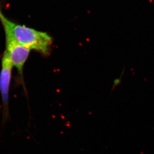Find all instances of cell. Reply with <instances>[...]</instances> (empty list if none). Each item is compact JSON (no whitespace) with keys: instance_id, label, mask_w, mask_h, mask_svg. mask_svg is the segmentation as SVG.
<instances>
[{"instance_id":"obj_3","label":"cell","mask_w":154,"mask_h":154,"mask_svg":"<svg viewBox=\"0 0 154 154\" xmlns=\"http://www.w3.org/2000/svg\"><path fill=\"white\" fill-rule=\"evenodd\" d=\"M5 33L6 37V50L5 51L7 54L13 66L16 68L23 79V67L31 50L19 44L10 32L5 31Z\"/></svg>"},{"instance_id":"obj_2","label":"cell","mask_w":154,"mask_h":154,"mask_svg":"<svg viewBox=\"0 0 154 154\" xmlns=\"http://www.w3.org/2000/svg\"><path fill=\"white\" fill-rule=\"evenodd\" d=\"M13 66L6 51L2 59L1 69L0 71V94L1 95L3 111L2 125L4 126L10 119L9 110V93L12 79V69Z\"/></svg>"},{"instance_id":"obj_1","label":"cell","mask_w":154,"mask_h":154,"mask_svg":"<svg viewBox=\"0 0 154 154\" xmlns=\"http://www.w3.org/2000/svg\"><path fill=\"white\" fill-rule=\"evenodd\" d=\"M5 31L10 32L19 44L29 50L48 55L50 54L52 39L47 32L19 25L5 17L1 20Z\"/></svg>"},{"instance_id":"obj_5","label":"cell","mask_w":154,"mask_h":154,"mask_svg":"<svg viewBox=\"0 0 154 154\" xmlns=\"http://www.w3.org/2000/svg\"><path fill=\"white\" fill-rule=\"evenodd\" d=\"M5 17L4 15H3V13H2V7L1 4H0V20H3Z\"/></svg>"},{"instance_id":"obj_4","label":"cell","mask_w":154,"mask_h":154,"mask_svg":"<svg viewBox=\"0 0 154 154\" xmlns=\"http://www.w3.org/2000/svg\"><path fill=\"white\" fill-rule=\"evenodd\" d=\"M125 66H124V67H123V70H122L120 77H118L117 79H115L114 80L112 88H111V90L110 94L117 86L120 85L121 82H122V77H123V76L124 71H125Z\"/></svg>"}]
</instances>
